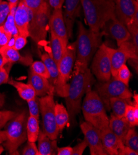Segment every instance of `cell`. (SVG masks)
Segmentation results:
<instances>
[{"label":"cell","instance_id":"cell-1","mask_svg":"<svg viewBox=\"0 0 138 155\" xmlns=\"http://www.w3.org/2000/svg\"><path fill=\"white\" fill-rule=\"evenodd\" d=\"M93 80V74L88 67L75 64V71L65 97L70 124L72 125L76 122V117L81 109L82 97L90 89Z\"/></svg>","mask_w":138,"mask_h":155},{"label":"cell","instance_id":"cell-2","mask_svg":"<svg viewBox=\"0 0 138 155\" xmlns=\"http://www.w3.org/2000/svg\"><path fill=\"white\" fill-rule=\"evenodd\" d=\"M89 29L100 32L105 24L116 18L114 0H81Z\"/></svg>","mask_w":138,"mask_h":155},{"label":"cell","instance_id":"cell-3","mask_svg":"<svg viewBox=\"0 0 138 155\" xmlns=\"http://www.w3.org/2000/svg\"><path fill=\"white\" fill-rule=\"evenodd\" d=\"M78 35L76 41V65L88 67L90 61L100 46L102 34L86 28L78 22Z\"/></svg>","mask_w":138,"mask_h":155},{"label":"cell","instance_id":"cell-4","mask_svg":"<svg viewBox=\"0 0 138 155\" xmlns=\"http://www.w3.org/2000/svg\"><path fill=\"white\" fill-rule=\"evenodd\" d=\"M81 109L86 121L100 130L109 127V118L102 101L95 90L90 89L87 91Z\"/></svg>","mask_w":138,"mask_h":155},{"label":"cell","instance_id":"cell-5","mask_svg":"<svg viewBox=\"0 0 138 155\" xmlns=\"http://www.w3.org/2000/svg\"><path fill=\"white\" fill-rule=\"evenodd\" d=\"M27 113L24 111L10 120L6 124V140L4 145L11 154L17 153L18 148L27 140Z\"/></svg>","mask_w":138,"mask_h":155},{"label":"cell","instance_id":"cell-6","mask_svg":"<svg viewBox=\"0 0 138 155\" xmlns=\"http://www.w3.org/2000/svg\"><path fill=\"white\" fill-rule=\"evenodd\" d=\"M76 57V42H74L67 45L66 51L58 64L59 75L54 87V91L61 97H66L68 95L69 85L67 82L69 79Z\"/></svg>","mask_w":138,"mask_h":155},{"label":"cell","instance_id":"cell-7","mask_svg":"<svg viewBox=\"0 0 138 155\" xmlns=\"http://www.w3.org/2000/svg\"><path fill=\"white\" fill-rule=\"evenodd\" d=\"M95 91L107 110L110 109L109 104L110 98H120L130 100L133 97L129 87L115 77L107 81L97 83L96 85Z\"/></svg>","mask_w":138,"mask_h":155},{"label":"cell","instance_id":"cell-8","mask_svg":"<svg viewBox=\"0 0 138 155\" xmlns=\"http://www.w3.org/2000/svg\"><path fill=\"white\" fill-rule=\"evenodd\" d=\"M50 16V6L47 2H44L39 9L32 13L29 25V36L37 44L45 41L47 37Z\"/></svg>","mask_w":138,"mask_h":155},{"label":"cell","instance_id":"cell-9","mask_svg":"<svg viewBox=\"0 0 138 155\" xmlns=\"http://www.w3.org/2000/svg\"><path fill=\"white\" fill-rule=\"evenodd\" d=\"M53 94L54 93H50L47 95L40 97L39 100L43 121V132L52 140H56L59 130L55 120V103Z\"/></svg>","mask_w":138,"mask_h":155},{"label":"cell","instance_id":"cell-10","mask_svg":"<svg viewBox=\"0 0 138 155\" xmlns=\"http://www.w3.org/2000/svg\"><path fill=\"white\" fill-rule=\"evenodd\" d=\"M90 71L99 82H105L111 79L112 68L110 61L103 47V45L99 46L95 53Z\"/></svg>","mask_w":138,"mask_h":155},{"label":"cell","instance_id":"cell-11","mask_svg":"<svg viewBox=\"0 0 138 155\" xmlns=\"http://www.w3.org/2000/svg\"><path fill=\"white\" fill-rule=\"evenodd\" d=\"M80 127L90 148V154L106 155L102 143L100 130L87 121L82 122Z\"/></svg>","mask_w":138,"mask_h":155},{"label":"cell","instance_id":"cell-12","mask_svg":"<svg viewBox=\"0 0 138 155\" xmlns=\"http://www.w3.org/2000/svg\"><path fill=\"white\" fill-rule=\"evenodd\" d=\"M116 18L126 26L131 21L138 11L136 0H115Z\"/></svg>","mask_w":138,"mask_h":155},{"label":"cell","instance_id":"cell-13","mask_svg":"<svg viewBox=\"0 0 138 155\" xmlns=\"http://www.w3.org/2000/svg\"><path fill=\"white\" fill-rule=\"evenodd\" d=\"M32 13V11L30 10L22 2L19 3L15 9L14 22L19 35L25 37H29V25Z\"/></svg>","mask_w":138,"mask_h":155},{"label":"cell","instance_id":"cell-14","mask_svg":"<svg viewBox=\"0 0 138 155\" xmlns=\"http://www.w3.org/2000/svg\"><path fill=\"white\" fill-rule=\"evenodd\" d=\"M49 25L50 32L54 34L62 40L66 45H68L69 37L61 8L54 9L50 16Z\"/></svg>","mask_w":138,"mask_h":155},{"label":"cell","instance_id":"cell-15","mask_svg":"<svg viewBox=\"0 0 138 155\" xmlns=\"http://www.w3.org/2000/svg\"><path fill=\"white\" fill-rule=\"evenodd\" d=\"M103 27H105V32L116 41L118 46L131 40V34L126 26L116 18L107 22Z\"/></svg>","mask_w":138,"mask_h":155},{"label":"cell","instance_id":"cell-16","mask_svg":"<svg viewBox=\"0 0 138 155\" xmlns=\"http://www.w3.org/2000/svg\"><path fill=\"white\" fill-rule=\"evenodd\" d=\"M103 148L106 154L118 155L119 149L124 144L109 127L100 130Z\"/></svg>","mask_w":138,"mask_h":155},{"label":"cell","instance_id":"cell-17","mask_svg":"<svg viewBox=\"0 0 138 155\" xmlns=\"http://www.w3.org/2000/svg\"><path fill=\"white\" fill-rule=\"evenodd\" d=\"M28 83L34 88L37 97H45L55 92L54 88L51 85L49 79L34 73L30 69L29 72Z\"/></svg>","mask_w":138,"mask_h":155},{"label":"cell","instance_id":"cell-18","mask_svg":"<svg viewBox=\"0 0 138 155\" xmlns=\"http://www.w3.org/2000/svg\"><path fill=\"white\" fill-rule=\"evenodd\" d=\"M103 45V47L108 54L112 68V76L115 77L118 69L124 64H126L127 60L130 59L128 54L125 51L120 47L118 49H113Z\"/></svg>","mask_w":138,"mask_h":155},{"label":"cell","instance_id":"cell-19","mask_svg":"<svg viewBox=\"0 0 138 155\" xmlns=\"http://www.w3.org/2000/svg\"><path fill=\"white\" fill-rule=\"evenodd\" d=\"M65 15H63L68 37L72 35V28L74 21L79 11L81 0H65Z\"/></svg>","mask_w":138,"mask_h":155},{"label":"cell","instance_id":"cell-20","mask_svg":"<svg viewBox=\"0 0 138 155\" xmlns=\"http://www.w3.org/2000/svg\"><path fill=\"white\" fill-rule=\"evenodd\" d=\"M109 128L124 144L126 135L131 127L125 117L119 118L113 114L109 119Z\"/></svg>","mask_w":138,"mask_h":155},{"label":"cell","instance_id":"cell-21","mask_svg":"<svg viewBox=\"0 0 138 155\" xmlns=\"http://www.w3.org/2000/svg\"><path fill=\"white\" fill-rule=\"evenodd\" d=\"M38 150L39 155H53L57 154V142L52 140L43 130H40L38 136Z\"/></svg>","mask_w":138,"mask_h":155},{"label":"cell","instance_id":"cell-22","mask_svg":"<svg viewBox=\"0 0 138 155\" xmlns=\"http://www.w3.org/2000/svg\"><path fill=\"white\" fill-rule=\"evenodd\" d=\"M8 83L16 88L21 98L27 101L36 97L35 91L32 85L15 81L12 79H9Z\"/></svg>","mask_w":138,"mask_h":155},{"label":"cell","instance_id":"cell-23","mask_svg":"<svg viewBox=\"0 0 138 155\" xmlns=\"http://www.w3.org/2000/svg\"><path fill=\"white\" fill-rule=\"evenodd\" d=\"M42 61L45 65L47 68L50 77L49 81L51 84V85L54 88L55 83L58 80V75H59V71L58 64L56 63V62L53 60V58L52 57L50 54L49 53H43L41 56Z\"/></svg>","mask_w":138,"mask_h":155},{"label":"cell","instance_id":"cell-24","mask_svg":"<svg viewBox=\"0 0 138 155\" xmlns=\"http://www.w3.org/2000/svg\"><path fill=\"white\" fill-rule=\"evenodd\" d=\"M50 47H51V56L53 60L58 64L60 59L62 58L65 51H66L67 45H66L63 41L58 38L54 34L50 32Z\"/></svg>","mask_w":138,"mask_h":155},{"label":"cell","instance_id":"cell-25","mask_svg":"<svg viewBox=\"0 0 138 155\" xmlns=\"http://www.w3.org/2000/svg\"><path fill=\"white\" fill-rule=\"evenodd\" d=\"M138 97L136 94L134 96L133 103L127 105L124 117L129 122L131 127H135L138 125Z\"/></svg>","mask_w":138,"mask_h":155},{"label":"cell","instance_id":"cell-26","mask_svg":"<svg viewBox=\"0 0 138 155\" xmlns=\"http://www.w3.org/2000/svg\"><path fill=\"white\" fill-rule=\"evenodd\" d=\"M55 114L56 125L59 132H61L69 123L68 110L62 104L57 103L55 106Z\"/></svg>","mask_w":138,"mask_h":155},{"label":"cell","instance_id":"cell-27","mask_svg":"<svg viewBox=\"0 0 138 155\" xmlns=\"http://www.w3.org/2000/svg\"><path fill=\"white\" fill-rule=\"evenodd\" d=\"M130 100L120 98H112L110 99V108L112 110L113 114L118 117L123 118L125 116L126 106Z\"/></svg>","mask_w":138,"mask_h":155},{"label":"cell","instance_id":"cell-28","mask_svg":"<svg viewBox=\"0 0 138 155\" xmlns=\"http://www.w3.org/2000/svg\"><path fill=\"white\" fill-rule=\"evenodd\" d=\"M0 55L5 61L6 64L22 61V57L19 51L14 49L12 46L6 45L0 48Z\"/></svg>","mask_w":138,"mask_h":155},{"label":"cell","instance_id":"cell-29","mask_svg":"<svg viewBox=\"0 0 138 155\" xmlns=\"http://www.w3.org/2000/svg\"><path fill=\"white\" fill-rule=\"evenodd\" d=\"M26 128L27 140L31 142H36L40 131L39 119L29 116L27 121Z\"/></svg>","mask_w":138,"mask_h":155},{"label":"cell","instance_id":"cell-30","mask_svg":"<svg viewBox=\"0 0 138 155\" xmlns=\"http://www.w3.org/2000/svg\"><path fill=\"white\" fill-rule=\"evenodd\" d=\"M124 145L138 153V135L134 127H131L125 139Z\"/></svg>","mask_w":138,"mask_h":155},{"label":"cell","instance_id":"cell-31","mask_svg":"<svg viewBox=\"0 0 138 155\" xmlns=\"http://www.w3.org/2000/svg\"><path fill=\"white\" fill-rule=\"evenodd\" d=\"M16 8L11 10L10 14H9L8 17L3 25V27L6 32L9 33L12 36V38H13L19 35L18 29L16 27V25H15L14 19V14Z\"/></svg>","mask_w":138,"mask_h":155},{"label":"cell","instance_id":"cell-32","mask_svg":"<svg viewBox=\"0 0 138 155\" xmlns=\"http://www.w3.org/2000/svg\"><path fill=\"white\" fill-rule=\"evenodd\" d=\"M131 77V72L126 64L123 65L117 71L115 78L129 87V83Z\"/></svg>","mask_w":138,"mask_h":155},{"label":"cell","instance_id":"cell-33","mask_svg":"<svg viewBox=\"0 0 138 155\" xmlns=\"http://www.w3.org/2000/svg\"><path fill=\"white\" fill-rule=\"evenodd\" d=\"M30 70L34 73L49 79L50 75L45 65L42 61H36L31 64Z\"/></svg>","mask_w":138,"mask_h":155},{"label":"cell","instance_id":"cell-34","mask_svg":"<svg viewBox=\"0 0 138 155\" xmlns=\"http://www.w3.org/2000/svg\"><path fill=\"white\" fill-rule=\"evenodd\" d=\"M29 116L36 117L39 120L40 117V106H39V100L36 97L34 98L27 101Z\"/></svg>","mask_w":138,"mask_h":155},{"label":"cell","instance_id":"cell-35","mask_svg":"<svg viewBox=\"0 0 138 155\" xmlns=\"http://www.w3.org/2000/svg\"><path fill=\"white\" fill-rule=\"evenodd\" d=\"M10 12L11 9L8 2H0V27L4 25Z\"/></svg>","mask_w":138,"mask_h":155},{"label":"cell","instance_id":"cell-36","mask_svg":"<svg viewBox=\"0 0 138 155\" xmlns=\"http://www.w3.org/2000/svg\"><path fill=\"white\" fill-rule=\"evenodd\" d=\"M17 113L11 111H0V130L3 128L6 124L16 116Z\"/></svg>","mask_w":138,"mask_h":155},{"label":"cell","instance_id":"cell-37","mask_svg":"<svg viewBox=\"0 0 138 155\" xmlns=\"http://www.w3.org/2000/svg\"><path fill=\"white\" fill-rule=\"evenodd\" d=\"M23 155H39L38 148L35 145V142L28 141L26 146L22 150Z\"/></svg>","mask_w":138,"mask_h":155},{"label":"cell","instance_id":"cell-38","mask_svg":"<svg viewBox=\"0 0 138 155\" xmlns=\"http://www.w3.org/2000/svg\"><path fill=\"white\" fill-rule=\"evenodd\" d=\"M22 2L32 12H35L39 9L45 0H22Z\"/></svg>","mask_w":138,"mask_h":155},{"label":"cell","instance_id":"cell-39","mask_svg":"<svg viewBox=\"0 0 138 155\" xmlns=\"http://www.w3.org/2000/svg\"><path fill=\"white\" fill-rule=\"evenodd\" d=\"M11 38L12 36L6 32L3 26L0 27V48L8 45Z\"/></svg>","mask_w":138,"mask_h":155},{"label":"cell","instance_id":"cell-40","mask_svg":"<svg viewBox=\"0 0 138 155\" xmlns=\"http://www.w3.org/2000/svg\"><path fill=\"white\" fill-rule=\"evenodd\" d=\"M27 43V37L18 35L15 38H14V43L12 47L19 51L23 48Z\"/></svg>","mask_w":138,"mask_h":155},{"label":"cell","instance_id":"cell-41","mask_svg":"<svg viewBox=\"0 0 138 155\" xmlns=\"http://www.w3.org/2000/svg\"><path fill=\"white\" fill-rule=\"evenodd\" d=\"M87 147V142L85 139H84L82 141L72 148V155H82Z\"/></svg>","mask_w":138,"mask_h":155},{"label":"cell","instance_id":"cell-42","mask_svg":"<svg viewBox=\"0 0 138 155\" xmlns=\"http://www.w3.org/2000/svg\"><path fill=\"white\" fill-rule=\"evenodd\" d=\"M118 155H138V153L124 145L119 149Z\"/></svg>","mask_w":138,"mask_h":155},{"label":"cell","instance_id":"cell-43","mask_svg":"<svg viewBox=\"0 0 138 155\" xmlns=\"http://www.w3.org/2000/svg\"><path fill=\"white\" fill-rule=\"evenodd\" d=\"M9 80V74L4 67L0 68V85L8 83Z\"/></svg>","mask_w":138,"mask_h":155},{"label":"cell","instance_id":"cell-44","mask_svg":"<svg viewBox=\"0 0 138 155\" xmlns=\"http://www.w3.org/2000/svg\"><path fill=\"white\" fill-rule=\"evenodd\" d=\"M72 148L71 147H65L61 148H58L57 154L58 155H72Z\"/></svg>","mask_w":138,"mask_h":155},{"label":"cell","instance_id":"cell-45","mask_svg":"<svg viewBox=\"0 0 138 155\" xmlns=\"http://www.w3.org/2000/svg\"><path fill=\"white\" fill-rule=\"evenodd\" d=\"M49 6L54 8V9H61L65 3V0H49Z\"/></svg>","mask_w":138,"mask_h":155},{"label":"cell","instance_id":"cell-46","mask_svg":"<svg viewBox=\"0 0 138 155\" xmlns=\"http://www.w3.org/2000/svg\"><path fill=\"white\" fill-rule=\"evenodd\" d=\"M9 7L11 10L12 9L16 8L18 6V3L19 0H9Z\"/></svg>","mask_w":138,"mask_h":155},{"label":"cell","instance_id":"cell-47","mask_svg":"<svg viewBox=\"0 0 138 155\" xmlns=\"http://www.w3.org/2000/svg\"><path fill=\"white\" fill-rule=\"evenodd\" d=\"M6 132L5 130H0V144L3 143L6 140Z\"/></svg>","mask_w":138,"mask_h":155},{"label":"cell","instance_id":"cell-48","mask_svg":"<svg viewBox=\"0 0 138 155\" xmlns=\"http://www.w3.org/2000/svg\"><path fill=\"white\" fill-rule=\"evenodd\" d=\"M5 102V96L0 93V107H2Z\"/></svg>","mask_w":138,"mask_h":155},{"label":"cell","instance_id":"cell-49","mask_svg":"<svg viewBox=\"0 0 138 155\" xmlns=\"http://www.w3.org/2000/svg\"><path fill=\"white\" fill-rule=\"evenodd\" d=\"M5 65H6V63L5 61L3 60V58L2 57V56L0 55V68H2V67H4Z\"/></svg>","mask_w":138,"mask_h":155},{"label":"cell","instance_id":"cell-50","mask_svg":"<svg viewBox=\"0 0 138 155\" xmlns=\"http://www.w3.org/2000/svg\"><path fill=\"white\" fill-rule=\"evenodd\" d=\"M4 148L2 145H0V154H2V153L4 151Z\"/></svg>","mask_w":138,"mask_h":155},{"label":"cell","instance_id":"cell-51","mask_svg":"<svg viewBox=\"0 0 138 155\" xmlns=\"http://www.w3.org/2000/svg\"><path fill=\"white\" fill-rule=\"evenodd\" d=\"M2 2V1H1V0H0V2Z\"/></svg>","mask_w":138,"mask_h":155},{"label":"cell","instance_id":"cell-52","mask_svg":"<svg viewBox=\"0 0 138 155\" xmlns=\"http://www.w3.org/2000/svg\"><path fill=\"white\" fill-rule=\"evenodd\" d=\"M136 1H137H137H138V0H136Z\"/></svg>","mask_w":138,"mask_h":155},{"label":"cell","instance_id":"cell-53","mask_svg":"<svg viewBox=\"0 0 138 155\" xmlns=\"http://www.w3.org/2000/svg\"><path fill=\"white\" fill-rule=\"evenodd\" d=\"M8 1H9V0H8Z\"/></svg>","mask_w":138,"mask_h":155}]
</instances>
